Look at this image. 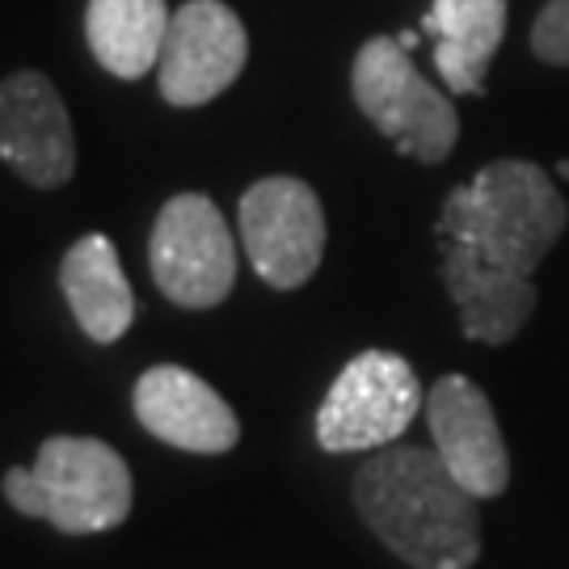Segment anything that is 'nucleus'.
<instances>
[{"instance_id":"nucleus-1","label":"nucleus","mask_w":569,"mask_h":569,"mask_svg":"<svg viewBox=\"0 0 569 569\" xmlns=\"http://www.w3.org/2000/svg\"><path fill=\"white\" fill-rule=\"evenodd\" d=\"M355 510L392 557L413 569H472L481 557V515L439 451L392 443L355 472Z\"/></svg>"},{"instance_id":"nucleus-2","label":"nucleus","mask_w":569,"mask_h":569,"mask_svg":"<svg viewBox=\"0 0 569 569\" xmlns=\"http://www.w3.org/2000/svg\"><path fill=\"white\" fill-rule=\"evenodd\" d=\"M569 207L552 178L531 161H493L468 186H456L439 211L443 241L472 244L486 262L531 279L566 237Z\"/></svg>"},{"instance_id":"nucleus-3","label":"nucleus","mask_w":569,"mask_h":569,"mask_svg":"<svg viewBox=\"0 0 569 569\" xmlns=\"http://www.w3.org/2000/svg\"><path fill=\"white\" fill-rule=\"evenodd\" d=\"M0 489L18 515L47 519L63 536L119 528L136 498L127 460L93 435H51L34 465H13Z\"/></svg>"},{"instance_id":"nucleus-4","label":"nucleus","mask_w":569,"mask_h":569,"mask_svg":"<svg viewBox=\"0 0 569 569\" xmlns=\"http://www.w3.org/2000/svg\"><path fill=\"white\" fill-rule=\"evenodd\" d=\"M355 102L371 127L385 136L401 157L422 164H443L460 140V114L443 89L413 68L409 51L397 39H367L350 72Z\"/></svg>"},{"instance_id":"nucleus-5","label":"nucleus","mask_w":569,"mask_h":569,"mask_svg":"<svg viewBox=\"0 0 569 569\" xmlns=\"http://www.w3.org/2000/svg\"><path fill=\"white\" fill-rule=\"evenodd\" d=\"M418 409H427V397L413 367L392 350H363L338 371L317 409V443L333 456L392 448Z\"/></svg>"},{"instance_id":"nucleus-6","label":"nucleus","mask_w":569,"mask_h":569,"mask_svg":"<svg viewBox=\"0 0 569 569\" xmlns=\"http://www.w3.org/2000/svg\"><path fill=\"white\" fill-rule=\"evenodd\" d=\"M148 266L178 308L224 305L237 283V244L220 207L207 194H173L152 224Z\"/></svg>"},{"instance_id":"nucleus-7","label":"nucleus","mask_w":569,"mask_h":569,"mask_svg":"<svg viewBox=\"0 0 569 569\" xmlns=\"http://www.w3.org/2000/svg\"><path fill=\"white\" fill-rule=\"evenodd\" d=\"M241 241L253 274L274 291L305 287L326 253V207L300 178H262L237 207Z\"/></svg>"},{"instance_id":"nucleus-8","label":"nucleus","mask_w":569,"mask_h":569,"mask_svg":"<svg viewBox=\"0 0 569 569\" xmlns=\"http://www.w3.org/2000/svg\"><path fill=\"white\" fill-rule=\"evenodd\" d=\"M249 60V34L224 0H186L169 21L157 63L161 98L169 106H203L241 77Z\"/></svg>"},{"instance_id":"nucleus-9","label":"nucleus","mask_w":569,"mask_h":569,"mask_svg":"<svg viewBox=\"0 0 569 569\" xmlns=\"http://www.w3.org/2000/svg\"><path fill=\"white\" fill-rule=\"evenodd\" d=\"M0 161L34 190L68 186L77 173L68 106L42 72L26 68L0 81Z\"/></svg>"},{"instance_id":"nucleus-10","label":"nucleus","mask_w":569,"mask_h":569,"mask_svg":"<svg viewBox=\"0 0 569 569\" xmlns=\"http://www.w3.org/2000/svg\"><path fill=\"white\" fill-rule=\"evenodd\" d=\"M427 427L439 460L448 465L451 477L477 502L507 493L510 486L507 439H502V427H498V413L489 406V397L468 376H443V380L430 385Z\"/></svg>"},{"instance_id":"nucleus-11","label":"nucleus","mask_w":569,"mask_h":569,"mask_svg":"<svg viewBox=\"0 0 569 569\" xmlns=\"http://www.w3.org/2000/svg\"><path fill=\"white\" fill-rule=\"evenodd\" d=\"M131 409L148 435H157L161 443L178 451L220 456V451L237 448V439H241V422H237L232 406L190 367H148L136 380Z\"/></svg>"},{"instance_id":"nucleus-12","label":"nucleus","mask_w":569,"mask_h":569,"mask_svg":"<svg viewBox=\"0 0 569 569\" xmlns=\"http://www.w3.org/2000/svg\"><path fill=\"white\" fill-rule=\"evenodd\" d=\"M443 283L460 308L465 338L486 346L510 342L536 312V287L523 274L486 262L472 244L443 241Z\"/></svg>"},{"instance_id":"nucleus-13","label":"nucleus","mask_w":569,"mask_h":569,"mask_svg":"<svg viewBox=\"0 0 569 569\" xmlns=\"http://www.w3.org/2000/svg\"><path fill=\"white\" fill-rule=\"evenodd\" d=\"M60 287L68 308H72V317H77V326L93 342L102 346L119 342L122 333L131 329V321H136L131 283L122 274L114 244L102 232H89V237H81V241L63 253Z\"/></svg>"},{"instance_id":"nucleus-14","label":"nucleus","mask_w":569,"mask_h":569,"mask_svg":"<svg viewBox=\"0 0 569 569\" xmlns=\"http://www.w3.org/2000/svg\"><path fill=\"white\" fill-rule=\"evenodd\" d=\"M422 30L451 93H486V68L507 34V0H435Z\"/></svg>"},{"instance_id":"nucleus-15","label":"nucleus","mask_w":569,"mask_h":569,"mask_svg":"<svg viewBox=\"0 0 569 569\" xmlns=\"http://www.w3.org/2000/svg\"><path fill=\"white\" fill-rule=\"evenodd\" d=\"M169 21L173 13L164 0H89L84 39H89L93 60L110 77L140 81L161 63Z\"/></svg>"},{"instance_id":"nucleus-16","label":"nucleus","mask_w":569,"mask_h":569,"mask_svg":"<svg viewBox=\"0 0 569 569\" xmlns=\"http://www.w3.org/2000/svg\"><path fill=\"white\" fill-rule=\"evenodd\" d=\"M531 51L536 60L569 68V0H549L531 26Z\"/></svg>"},{"instance_id":"nucleus-17","label":"nucleus","mask_w":569,"mask_h":569,"mask_svg":"<svg viewBox=\"0 0 569 569\" xmlns=\"http://www.w3.org/2000/svg\"><path fill=\"white\" fill-rule=\"evenodd\" d=\"M397 42H401L406 51H413V47H418V30H406V34H397Z\"/></svg>"},{"instance_id":"nucleus-18","label":"nucleus","mask_w":569,"mask_h":569,"mask_svg":"<svg viewBox=\"0 0 569 569\" xmlns=\"http://www.w3.org/2000/svg\"><path fill=\"white\" fill-rule=\"evenodd\" d=\"M557 173H561V178H566V182H569V161H561V164H557Z\"/></svg>"}]
</instances>
